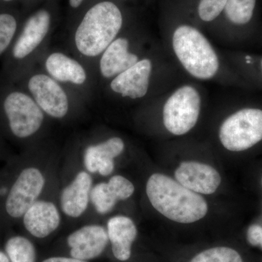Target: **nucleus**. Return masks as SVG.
Segmentation results:
<instances>
[{"label": "nucleus", "instance_id": "obj_22", "mask_svg": "<svg viewBox=\"0 0 262 262\" xmlns=\"http://www.w3.org/2000/svg\"><path fill=\"white\" fill-rule=\"evenodd\" d=\"M190 262H244L236 250L220 246L209 248L196 254Z\"/></svg>", "mask_w": 262, "mask_h": 262}, {"label": "nucleus", "instance_id": "obj_10", "mask_svg": "<svg viewBox=\"0 0 262 262\" xmlns=\"http://www.w3.org/2000/svg\"><path fill=\"white\" fill-rule=\"evenodd\" d=\"M201 98L194 87L184 85L170 96L164 105L163 123L175 136H182L195 126L201 113Z\"/></svg>", "mask_w": 262, "mask_h": 262}, {"label": "nucleus", "instance_id": "obj_21", "mask_svg": "<svg viewBox=\"0 0 262 262\" xmlns=\"http://www.w3.org/2000/svg\"><path fill=\"white\" fill-rule=\"evenodd\" d=\"M256 0H227L225 11L227 19L235 25H245L251 21Z\"/></svg>", "mask_w": 262, "mask_h": 262}, {"label": "nucleus", "instance_id": "obj_30", "mask_svg": "<svg viewBox=\"0 0 262 262\" xmlns=\"http://www.w3.org/2000/svg\"><path fill=\"white\" fill-rule=\"evenodd\" d=\"M261 184H262V179H261Z\"/></svg>", "mask_w": 262, "mask_h": 262}, {"label": "nucleus", "instance_id": "obj_18", "mask_svg": "<svg viewBox=\"0 0 262 262\" xmlns=\"http://www.w3.org/2000/svg\"><path fill=\"white\" fill-rule=\"evenodd\" d=\"M106 228L114 256L119 261H127L138 235L135 222L127 215H113L108 219Z\"/></svg>", "mask_w": 262, "mask_h": 262}, {"label": "nucleus", "instance_id": "obj_7", "mask_svg": "<svg viewBox=\"0 0 262 262\" xmlns=\"http://www.w3.org/2000/svg\"><path fill=\"white\" fill-rule=\"evenodd\" d=\"M173 51L183 67L192 77L210 80L220 68L218 56L213 47L199 30L182 25L173 33Z\"/></svg>", "mask_w": 262, "mask_h": 262}, {"label": "nucleus", "instance_id": "obj_19", "mask_svg": "<svg viewBox=\"0 0 262 262\" xmlns=\"http://www.w3.org/2000/svg\"><path fill=\"white\" fill-rule=\"evenodd\" d=\"M5 251L10 262H35V248L23 236H15L8 239Z\"/></svg>", "mask_w": 262, "mask_h": 262}, {"label": "nucleus", "instance_id": "obj_1", "mask_svg": "<svg viewBox=\"0 0 262 262\" xmlns=\"http://www.w3.org/2000/svg\"><path fill=\"white\" fill-rule=\"evenodd\" d=\"M122 27L123 15L120 8L108 0L98 2L86 10L71 33L69 52L96 74L98 58L120 35Z\"/></svg>", "mask_w": 262, "mask_h": 262}, {"label": "nucleus", "instance_id": "obj_13", "mask_svg": "<svg viewBox=\"0 0 262 262\" xmlns=\"http://www.w3.org/2000/svg\"><path fill=\"white\" fill-rule=\"evenodd\" d=\"M94 177L81 168L58 190V201L63 216L79 220L91 208V193Z\"/></svg>", "mask_w": 262, "mask_h": 262}, {"label": "nucleus", "instance_id": "obj_12", "mask_svg": "<svg viewBox=\"0 0 262 262\" xmlns=\"http://www.w3.org/2000/svg\"><path fill=\"white\" fill-rule=\"evenodd\" d=\"M46 194L29 207L22 217L24 227L33 237L44 239L58 230L63 215L58 204V192Z\"/></svg>", "mask_w": 262, "mask_h": 262}, {"label": "nucleus", "instance_id": "obj_2", "mask_svg": "<svg viewBox=\"0 0 262 262\" xmlns=\"http://www.w3.org/2000/svg\"><path fill=\"white\" fill-rule=\"evenodd\" d=\"M53 23L51 12L41 8L21 24L11 46L3 57L0 81L14 82L37 64L50 48Z\"/></svg>", "mask_w": 262, "mask_h": 262}, {"label": "nucleus", "instance_id": "obj_8", "mask_svg": "<svg viewBox=\"0 0 262 262\" xmlns=\"http://www.w3.org/2000/svg\"><path fill=\"white\" fill-rule=\"evenodd\" d=\"M126 144L122 137L106 136L96 129L76 141L72 155L80 158L82 168L91 175L110 177L116 168V160L125 152Z\"/></svg>", "mask_w": 262, "mask_h": 262}, {"label": "nucleus", "instance_id": "obj_15", "mask_svg": "<svg viewBox=\"0 0 262 262\" xmlns=\"http://www.w3.org/2000/svg\"><path fill=\"white\" fill-rule=\"evenodd\" d=\"M135 190V186L126 177L112 175L107 181L95 183L91 193V208L98 215L110 214L119 202L128 200Z\"/></svg>", "mask_w": 262, "mask_h": 262}, {"label": "nucleus", "instance_id": "obj_25", "mask_svg": "<svg viewBox=\"0 0 262 262\" xmlns=\"http://www.w3.org/2000/svg\"><path fill=\"white\" fill-rule=\"evenodd\" d=\"M42 262H89L83 260L77 259L73 257H65V256H53L46 258Z\"/></svg>", "mask_w": 262, "mask_h": 262}, {"label": "nucleus", "instance_id": "obj_26", "mask_svg": "<svg viewBox=\"0 0 262 262\" xmlns=\"http://www.w3.org/2000/svg\"><path fill=\"white\" fill-rule=\"evenodd\" d=\"M85 0H69L70 8L73 10H77L80 8L81 5L83 4Z\"/></svg>", "mask_w": 262, "mask_h": 262}, {"label": "nucleus", "instance_id": "obj_11", "mask_svg": "<svg viewBox=\"0 0 262 262\" xmlns=\"http://www.w3.org/2000/svg\"><path fill=\"white\" fill-rule=\"evenodd\" d=\"M141 58L132 39L120 34L98 58L96 67L98 87L100 84L106 85Z\"/></svg>", "mask_w": 262, "mask_h": 262}, {"label": "nucleus", "instance_id": "obj_24", "mask_svg": "<svg viewBox=\"0 0 262 262\" xmlns=\"http://www.w3.org/2000/svg\"><path fill=\"white\" fill-rule=\"evenodd\" d=\"M246 239L251 246L262 249V226L257 224L250 226L246 233Z\"/></svg>", "mask_w": 262, "mask_h": 262}, {"label": "nucleus", "instance_id": "obj_27", "mask_svg": "<svg viewBox=\"0 0 262 262\" xmlns=\"http://www.w3.org/2000/svg\"><path fill=\"white\" fill-rule=\"evenodd\" d=\"M0 262H10L9 258L8 255L0 251Z\"/></svg>", "mask_w": 262, "mask_h": 262}, {"label": "nucleus", "instance_id": "obj_14", "mask_svg": "<svg viewBox=\"0 0 262 262\" xmlns=\"http://www.w3.org/2000/svg\"><path fill=\"white\" fill-rule=\"evenodd\" d=\"M152 72V61L144 57L115 77L104 87L107 88L112 94L122 98L141 99L149 93Z\"/></svg>", "mask_w": 262, "mask_h": 262}, {"label": "nucleus", "instance_id": "obj_4", "mask_svg": "<svg viewBox=\"0 0 262 262\" xmlns=\"http://www.w3.org/2000/svg\"><path fill=\"white\" fill-rule=\"evenodd\" d=\"M146 194L150 204L158 213L177 223H194L208 213V203L201 194L165 174L150 176L146 184Z\"/></svg>", "mask_w": 262, "mask_h": 262}, {"label": "nucleus", "instance_id": "obj_5", "mask_svg": "<svg viewBox=\"0 0 262 262\" xmlns=\"http://www.w3.org/2000/svg\"><path fill=\"white\" fill-rule=\"evenodd\" d=\"M13 83L25 90L51 120L72 121L81 116L87 106L37 65L27 71Z\"/></svg>", "mask_w": 262, "mask_h": 262}, {"label": "nucleus", "instance_id": "obj_23", "mask_svg": "<svg viewBox=\"0 0 262 262\" xmlns=\"http://www.w3.org/2000/svg\"><path fill=\"white\" fill-rule=\"evenodd\" d=\"M227 0H201L198 5V15L203 21L214 20L225 9Z\"/></svg>", "mask_w": 262, "mask_h": 262}, {"label": "nucleus", "instance_id": "obj_16", "mask_svg": "<svg viewBox=\"0 0 262 262\" xmlns=\"http://www.w3.org/2000/svg\"><path fill=\"white\" fill-rule=\"evenodd\" d=\"M67 242L71 257L89 261L101 256L110 241L106 226L92 222L76 229L69 234Z\"/></svg>", "mask_w": 262, "mask_h": 262}, {"label": "nucleus", "instance_id": "obj_3", "mask_svg": "<svg viewBox=\"0 0 262 262\" xmlns=\"http://www.w3.org/2000/svg\"><path fill=\"white\" fill-rule=\"evenodd\" d=\"M51 121L18 84L0 81V124L10 137L36 145L45 139Z\"/></svg>", "mask_w": 262, "mask_h": 262}, {"label": "nucleus", "instance_id": "obj_20", "mask_svg": "<svg viewBox=\"0 0 262 262\" xmlns=\"http://www.w3.org/2000/svg\"><path fill=\"white\" fill-rule=\"evenodd\" d=\"M21 24L18 15L7 10H0V58L8 52Z\"/></svg>", "mask_w": 262, "mask_h": 262}, {"label": "nucleus", "instance_id": "obj_17", "mask_svg": "<svg viewBox=\"0 0 262 262\" xmlns=\"http://www.w3.org/2000/svg\"><path fill=\"white\" fill-rule=\"evenodd\" d=\"M176 180L199 194H211L220 187L222 177L218 170L206 163L184 161L175 171Z\"/></svg>", "mask_w": 262, "mask_h": 262}, {"label": "nucleus", "instance_id": "obj_28", "mask_svg": "<svg viewBox=\"0 0 262 262\" xmlns=\"http://www.w3.org/2000/svg\"><path fill=\"white\" fill-rule=\"evenodd\" d=\"M14 1L15 0H0V3H3V4H10Z\"/></svg>", "mask_w": 262, "mask_h": 262}, {"label": "nucleus", "instance_id": "obj_29", "mask_svg": "<svg viewBox=\"0 0 262 262\" xmlns=\"http://www.w3.org/2000/svg\"><path fill=\"white\" fill-rule=\"evenodd\" d=\"M260 66H261V72H262V58L261 60V63H260Z\"/></svg>", "mask_w": 262, "mask_h": 262}, {"label": "nucleus", "instance_id": "obj_6", "mask_svg": "<svg viewBox=\"0 0 262 262\" xmlns=\"http://www.w3.org/2000/svg\"><path fill=\"white\" fill-rule=\"evenodd\" d=\"M37 65L86 104L92 101L98 89L96 74L70 52L50 48Z\"/></svg>", "mask_w": 262, "mask_h": 262}, {"label": "nucleus", "instance_id": "obj_9", "mask_svg": "<svg viewBox=\"0 0 262 262\" xmlns=\"http://www.w3.org/2000/svg\"><path fill=\"white\" fill-rule=\"evenodd\" d=\"M219 136L229 151L251 149L262 141V110L249 107L235 112L222 124Z\"/></svg>", "mask_w": 262, "mask_h": 262}]
</instances>
